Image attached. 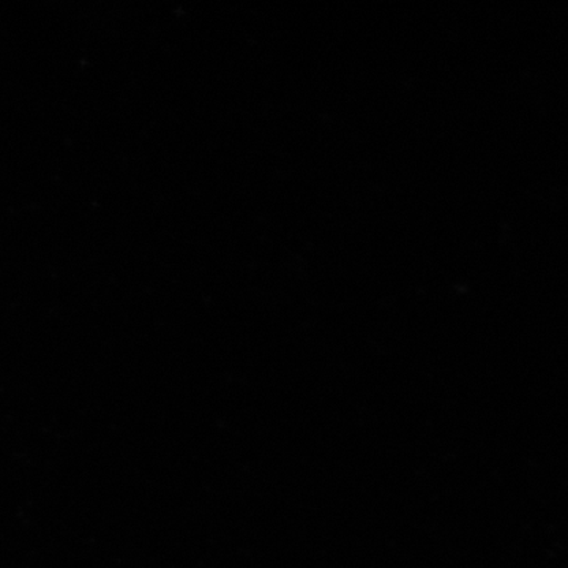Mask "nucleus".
<instances>
[]
</instances>
